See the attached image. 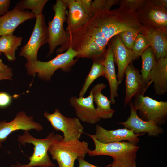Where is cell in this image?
I'll list each match as a JSON object with an SVG mask.
<instances>
[{"label":"cell","instance_id":"obj_1","mask_svg":"<svg viewBox=\"0 0 167 167\" xmlns=\"http://www.w3.org/2000/svg\"><path fill=\"white\" fill-rule=\"evenodd\" d=\"M143 28L136 11L120 6L114 10L96 13L80 28L67 31V42L56 51L62 53L71 46L78 53L76 58H86L93 62L102 64L113 37L122 31H141Z\"/></svg>","mask_w":167,"mask_h":167},{"label":"cell","instance_id":"obj_2","mask_svg":"<svg viewBox=\"0 0 167 167\" xmlns=\"http://www.w3.org/2000/svg\"><path fill=\"white\" fill-rule=\"evenodd\" d=\"M85 134L92 139L95 146L94 149L88 152L89 156L112 157L113 161L107 167H136L137 153L139 149L137 145L126 141L102 143L98 141L93 135Z\"/></svg>","mask_w":167,"mask_h":167},{"label":"cell","instance_id":"obj_3","mask_svg":"<svg viewBox=\"0 0 167 167\" xmlns=\"http://www.w3.org/2000/svg\"><path fill=\"white\" fill-rule=\"evenodd\" d=\"M63 138V136L54 131L50 133L44 139H38L30 134L28 131H24L23 135H19L17 141L25 146L26 143L32 144L34 146V151L32 155L28 157L30 161L27 164L17 163L15 165H11V167H53V164L48 154V149L54 142Z\"/></svg>","mask_w":167,"mask_h":167},{"label":"cell","instance_id":"obj_4","mask_svg":"<svg viewBox=\"0 0 167 167\" xmlns=\"http://www.w3.org/2000/svg\"><path fill=\"white\" fill-rule=\"evenodd\" d=\"M78 54L70 46L65 52L58 54L50 60L27 62L25 65L27 73L30 75L37 74L41 79L49 81L54 72L58 69L65 72L71 71L78 59H75Z\"/></svg>","mask_w":167,"mask_h":167},{"label":"cell","instance_id":"obj_5","mask_svg":"<svg viewBox=\"0 0 167 167\" xmlns=\"http://www.w3.org/2000/svg\"><path fill=\"white\" fill-rule=\"evenodd\" d=\"M88 143L79 139L65 141L62 139L53 143L48 152L56 160L59 167H74L75 160L84 159L90 150Z\"/></svg>","mask_w":167,"mask_h":167},{"label":"cell","instance_id":"obj_6","mask_svg":"<svg viewBox=\"0 0 167 167\" xmlns=\"http://www.w3.org/2000/svg\"><path fill=\"white\" fill-rule=\"evenodd\" d=\"M66 8L62 0H57L52 6L54 16L52 20L48 21L47 27L49 47L47 57L53 54L58 46L64 45L67 41V31L64 28V23L67 20Z\"/></svg>","mask_w":167,"mask_h":167},{"label":"cell","instance_id":"obj_7","mask_svg":"<svg viewBox=\"0 0 167 167\" xmlns=\"http://www.w3.org/2000/svg\"><path fill=\"white\" fill-rule=\"evenodd\" d=\"M133 103L138 111V115L142 120L152 121L159 126L165 123L167 119V101H158L141 95L135 96Z\"/></svg>","mask_w":167,"mask_h":167},{"label":"cell","instance_id":"obj_8","mask_svg":"<svg viewBox=\"0 0 167 167\" xmlns=\"http://www.w3.org/2000/svg\"><path fill=\"white\" fill-rule=\"evenodd\" d=\"M43 115L55 130L62 132L65 141L79 139L84 133V127L77 118L66 117L58 109L51 114L45 111Z\"/></svg>","mask_w":167,"mask_h":167},{"label":"cell","instance_id":"obj_9","mask_svg":"<svg viewBox=\"0 0 167 167\" xmlns=\"http://www.w3.org/2000/svg\"><path fill=\"white\" fill-rule=\"evenodd\" d=\"M36 21L32 34L27 43L21 47L19 55L27 62L37 60L39 49L48 43V36L45 18L42 14L36 16Z\"/></svg>","mask_w":167,"mask_h":167},{"label":"cell","instance_id":"obj_10","mask_svg":"<svg viewBox=\"0 0 167 167\" xmlns=\"http://www.w3.org/2000/svg\"><path fill=\"white\" fill-rule=\"evenodd\" d=\"M138 19L144 27L167 30V9L154 5L151 0L136 11Z\"/></svg>","mask_w":167,"mask_h":167},{"label":"cell","instance_id":"obj_11","mask_svg":"<svg viewBox=\"0 0 167 167\" xmlns=\"http://www.w3.org/2000/svg\"><path fill=\"white\" fill-rule=\"evenodd\" d=\"M43 129L40 123L35 122L32 116H28L23 111L18 113L13 120L9 122L0 121V148L2 143L6 141L8 137L13 132L19 130L28 131L35 130L40 131Z\"/></svg>","mask_w":167,"mask_h":167},{"label":"cell","instance_id":"obj_12","mask_svg":"<svg viewBox=\"0 0 167 167\" xmlns=\"http://www.w3.org/2000/svg\"><path fill=\"white\" fill-rule=\"evenodd\" d=\"M108 44L112 49L114 62L118 67L117 76L118 85H120L123 80L126 67L139 57L131 49L127 48L124 45L118 35L113 37Z\"/></svg>","mask_w":167,"mask_h":167},{"label":"cell","instance_id":"obj_13","mask_svg":"<svg viewBox=\"0 0 167 167\" xmlns=\"http://www.w3.org/2000/svg\"><path fill=\"white\" fill-rule=\"evenodd\" d=\"M130 114L127 120L118 123L124 128L132 130L136 134L147 133L149 136L156 137L163 133V129L152 121H144L139 117L137 110L131 101L129 104Z\"/></svg>","mask_w":167,"mask_h":167},{"label":"cell","instance_id":"obj_14","mask_svg":"<svg viewBox=\"0 0 167 167\" xmlns=\"http://www.w3.org/2000/svg\"><path fill=\"white\" fill-rule=\"evenodd\" d=\"M95 134L93 135L99 142L104 143L119 142L125 141L137 145L139 141V136L145 133L135 134L133 130L126 128L114 130H107L98 124L95 128Z\"/></svg>","mask_w":167,"mask_h":167},{"label":"cell","instance_id":"obj_15","mask_svg":"<svg viewBox=\"0 0 167 167\" xmlns=\"http://www.w3.org/2000/svg\"><path fill=\"white\" fill-rule=\"evenodd\" d=\"M70 104L75 109L77 118L83 122L95 124L100 120L97 116L94 105L93 96L90 90L89 95L86 97H71Z\"/></svg>","mask_w":167,"mask_h":167},{"label":"cell","instance_id":"obj_16","mask_svg":"<svg viewBox=\"0 0 167 167\" xmlns=\"http://www.w3.org/2000/svg\"><path fill=\"white\" fill-rule=\"evenodd\" d=\"M124 74L126 79L124 106L125 107L134 97L144 95L147 88L142 80L139 71L134 66L132 62L126 67Z\"/></svg>","mask_w":167,"mask_h":167},{"label":"cell","instance_id":"obj_17","mask_svg":"<svg viewBox=\"0 0 167 167\" xmlns=\"http://www.w3.org/2000/svg\"><path fill=\"white\" fill-rule=\"evenodd\" d=\"M36 18L32 12L16 6L6 14L0 16V36L13 35L16 28L25 21Z\"/></svg>","mask_w":167,"mask_h":167},{"label":"cell","instance_id":"obj_18","mask_svg":"<svg viewBox=\"0 0 167 167\" xmlns=\"http://www.w3.org/2000/svg\"><path fill=\"white\" fill-rule=\"evenodd\" d=\"M140 33L148 40L156 61L167 57V30L143 27Z\"/></svg>","mask_w":167,"mask_h":167},{"label":"cell","instance_id":"obj_19","mask_svg":"<svg viewBox=\"0 0 167 167\" xmlns=\"http://www.w3.org/2000/svg\"><path fill=\"white\" fill-rule=\"evenodd\" d=\"M67 11L66 31L77 29L86 24L93 16L87 13L77 0H62Z\"/></svg>","mask_w":167,"mask_h":167},{"label":"cell","instance_id":"obj_20","mask_svg":"<svg viewBox=\"0 0 167 167\" xmlns=\"http://www.w3.org/2000/svg\"><path fill=\"white\" fill-rule=\"evenodd\" d=\"M150 82L153 83L156 94L163 95L167 92V57L158 60L150 75Z\"/></svg>","mask_w":167,"mask_h":167},{"label":"cell","instance_id":"obj_21","mask_svg":"<svg viewBox=\"0 0 167 167\" xmlns=\"http://www.w3.org/2000/svg\"><path fill=\"white\" fill-rule=\"evenodd\" d=\"M113 54L108 44L106 56L102 63L105 70V77L107 80L110 89V101L111 104L116 102L115 98L118 96L117 91L118 84L116 74Z\"/></svg>","mask_w":167,"mask_h":167},{"label":"cell","instance_id":"obj_22","mask_svg":"<svg viewBox=\"0 0 167 167\" xmlns=\"http://www.w3.org/2000/svg\"><path fill=\"white\" fill-rule=\"evenodd\" d=\"M106 86L105 84L100 83L95 85L91 90L94 101L97 105V108H96V114L100 119L111 118L115 112L111 107V103L110 100L101 92L102 90Z\"/></svg>","mask_w":167,"mask_h":167},{"label":"cell","instance_id":"obj_23","mask_svg":"<svg viewBox=\"0 0 167 167\" xmlns=\"http://www.w3.org/2000/svg\"><path fill=\"white\" fill-rule=\"evenodd\" d=\"M23 38L13 35H5L0 37V52L3 53L9 61L16 58L15 52L21 44Z\"/></svg>","mask_w":167,"mask_h":167},{"label":"cell","instance_id":"obj_24","mask_svg":"<svg viewBox=\"0 0 167 167\" xmlns=\"http://www.w3.org/2000/svg\"><path fill=\"white\" fill-rule=\"evenodd\" d=\"M140 56L142 61L140 74L144 84L148 88L151 84L150 82V72L156 61L154 51L150 46L146 49Z\"/></svg>","mask_w":167,"mask_h":167},{"label":"cell","instance_id":"obj_25","mask_svg":"<svg viewBox=\"0 0 167 167\" xmlns=\"http://www.w3.org/2000/svg\"><path fill=\"white\" fill-rule=\"evenodd\" d=\"M105 70L101 63L93 62L90 70L87 76L82 89L79 94V97H83L87 90L92 83L97 78L105 77Z\"/></svg>","mask_w":167,"mask_h":167},{"label":"cell","instance_id":"obj_26","mask_svg":"<svg viewBox=\"0 0 167 167\" xmlns=\"http://www.w3.org/2000/svg\"><path fill=\"white\" fill-rule=\"evenodd\" d=\"M48 1V0H23L19 1L16 6L24 10H31L36 16L42 14L43 8Z\"/></svg>","mask_w":167,"mask_h":167},{"label":"cell","instance_id":"obj_27","mask_svg":"<svg viewBox=\"0 0 167 167\" xmlns=\"http://www.w3.org/2000/svg\"><path fill=\"white\" fill-rule=\"evenodd\" d=\"M150 46V43L148 39L139 32L137 36L132 50L135 54L139 57Z\"/></svg>","mask_w":167,"mask_h":167},{"label":"cell","instance_id":"obj_28","mask_svg":"<svg viewBox=\"0 0 167 167\" xmlns=\"http://www.w3.org/2000/svg\"><path fill=\"white\" fill-rule=\"evenodd\" d=\"M118 0H94L92 1V7L94 14L110 11L111 7L119 2Z\"/></svg>","mask_w":167,"mask_h":167},{"label":"cell","instance_id":"obj_29","mask_svg":"<svg viewBox=\"0 0 167 167\" xmlns=\"http://www.w3.org/2000/svg\"><path fill=\"white\" fill-rule=\"evenodd\" d=\"M140 31L138 30H126L121 32L118 35L124 45L127 48L132 50L137 36Z\"/></svg>","mask_w":167,"mask_h":167},{"label":"cell","instance_id":"obj_30","mask_svg":"<svg viewBox=\"0 0 167 167\" xmlns=\"http://www.w3.org/2000/svg\"><path fill=\"white\" fill-rule=\"evenodd\" d=\"M147 1V0H120L119 3L120 6H126L136 11Z\"/></svg>","mask_w":167,"mask_h":167},{"label":"cell","instance_id":"obj_31","mask_svg":"<svg viewBox=\"0 0 167 167\" xmlns=\"http://www.w3.org/2000/svg\"><path fill=\"white\" fill-rule=\"evenodd\" d=\"M83 8L88 14L93 16L94 14L92 7V0H77Z\"/></svg>","mask_w":167,"mask_h":167},{"label":"cell","instance_id":"obj_32","mask_svg":"<svg viewBox=\"0 0 167 167\" xmlns=\"http://www.w3.org/2000/svg\"><path fill=\"white\" fill-rule=\"evenodd\" d=\"M11 96L8 94L0 92V107H6L9 105L11 101Z\"/></svg>","mask_w":167,"mask_h":167},{"label":"cell","instance_id":"obj_33","mask_svg":"<svg viewBox=\"0 0 167 167\" xmlns=\"http://www.w3.org/2000/svg\"><path fill=\"white\" fill-rule=\"evenodd\" d=\"M11 1L0 0V16L4 15L9 11Z\"/></svg>","mask_w":167,"mask_h":167},{"label":"cell","instance_id":"obj_34","mask_svg":"<svg viewBox=\"0 0 167 167\" xmlns=\"http://www.w3.org/2000/svg\"><path fill=\"white\" fill-rule=\"evenodd\" d=\"M12 76V69L9 67L5 71L0 73V81L3 79L11 80Z\"/></svg>","mask_w":167,"mask_h":167},{"label":"cell","instance_id":"obj_35","mask_svg":"<svg viewBox=\"0 0 167 167\" xmlns=\"http://www.w3.org/2000/svg\"><path fill=\"white\" fill-rule=\"evenodd\" d=\"M79 162L78 167H101L93 165L86 161L81 158H78L77 159Z\"/></svg>","mask_w":167,"mask_h":167},{"label":"cell","instance_id":"obj_36","mask_svg":"<svg viewBox=\"0 0 167 167\" xmlns=\"http://www.w3.org/2000/svg\"><path fill=\"white\" fill-rule=\"evenodd\" d=\"M151 1L156 6L167 8V0H151Z\"/></svg>","mask_w":167,"mask_h":167},{"label":"cell","instance_id":"obj_37","mask_svg":"<svg viewBox=\"0 0 167 167\" xmlns=\"http://www.w3.org/2000/svg\"><path fill=\"white\" fill-rule=\"evenodd\" d=\"M9 67L7 65L5 64L1 59L0 58V73L3 72L6 70Z\"/></svg>","mask_w":167,"mask_h":167},{"label":"cell","instance_id":"obj_38","mask_svg":"<svg viewBox=\"0 0 167 167\" xmlns=\"http://www.w3.org/2000/svg\"><path fill=\"white\" fill-rule=\"evenodd\" d=\"M0 54H1V53L0 52Z\"/></svg>","mask_w":167,"mask_h":167},{"label":"cell","instance_id":"obj_39","mask_svg":"<svg viewBox=\"0 0 167 167\" xmlns=\"http://www.w3.org/2000/svg\"></svg>","mask_w":167,"mask_h":167}]
</instances>
